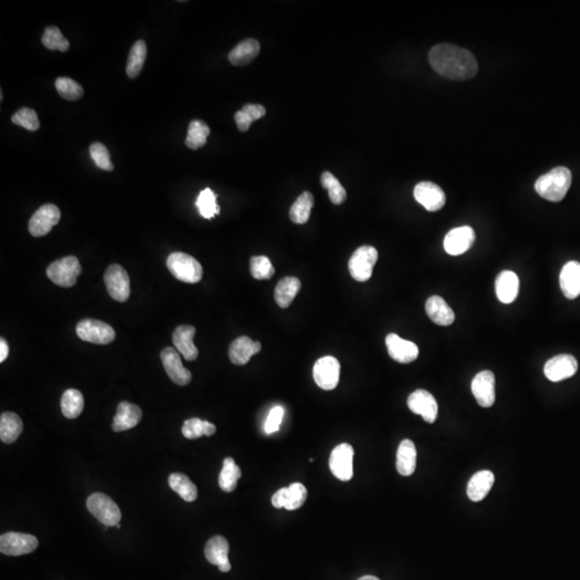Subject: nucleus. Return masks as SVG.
Here are the masks:
<instances>
[{
  "mask_svg": "<svg viewBox=\"0 0 580 580\" xmlns=\"http://www.w3.org/2000/svg\"><path fill=\"white\" fill-rule=\"evenodd\" d=\"M431 66L438 75L450 80H469L476 75V58L465 48L454 44H443L433 46L429 53Z\"/></svg>",
  "mask_w": 580,
  "mask_h": 580,
  "instance_id": "1",
  "label": "nucleus"
},
{
  "mask_svg": "<svg viewBox=\"0 0 580 580\" xmlns=\"http://www.w3.org/2000/svg\"><path fill=\"white\" fill-rule=\"evenodd\" d=\"M572 184V173L566 167H557L541 175L535 183V191L541 198L559 202L563 200Z\"/></svg>",
  "mask_w": 580,
  "mask_h": 580,
  "instance_id": "2",
  "label": "nucleus"
},
{
  "mask_svg": "<svg viewBox=\"0 0 580 580\" xmlns=\"http://www.w3.org/2000/svg\"><path fill=\"white\" fill-rule=\"evenodd\" d=\"M167 267L172 276L184 283H199L203 276V269L200 262L191 255L181 251L169 255Z\"/></svg>",
  "mask_w": 580,
  "mask_h": 580,
  "instance_id": "3",
  "label": "nucleus"
},
{
  "mask_svg": "<svg viewBox=\"0 0 580 580\" xmlns=\"http://www.w3.org/2000/svg\"><path fill=\"white\" fill-rule=\"evenodd\" d=\"M82 273V267L77 257L67 256L52 262L46 269V276L61 287H73L77 276Z\"/></svg>",
  "mask_w": 580,
  "mask_h": 580,
  "instance_id": "4",
  "label": "nucleus"
},
{
  "mask_svg": "<svg viewBox=\"0 0 580 580\" xmlns=\"http://www.w3.org/2000/svg\"><path fill=\"white\" fill-rule=\"evenodd\" d=\"M87 510L106 527H116L122 519L119 506L104 493H94L87 499Z\"/></svg>",
  "mask_w": 580,
  "mask_h": 580,
  "instance_id": "5",
  "label": "nucleus"
},
{
  "mask_svg": "<svg viewBox=\"0 0 580 580\" xmlns=\"http://www.w3.org/2000/svg\"><path fill=\"white\" fill-rule=\"evenodd\" d=\"M378 259V253L375 247L363 245L354 251L348 261L349 273L358 282H367L373 274V268Z\"/></svg>",
  "mask_w": 580,
  "mask_h": 580,
  "instance_id": "6",
  "label": "nucleus"
},
{
  "mask_svg": "<svg viewBox=\"0 0 580 580\" xmlns=\"http://www.w3.org/2000/svg\"><path fill=\"white\" fill-rule=\"evenodd\" d=\"M75 331L82 341L99 345H106L115 340L114 329L97 319H83L77 325Z\"/></svg>",
  "mask_w": 580,
  "mask_h": 580,
  "instance_id": "7",
  "label": "nucleus"
},
{
  "mask_svg": "<svg viewBox=\"0 0 580 580\" xmlns=\"http://www.w3.org/2000/svg\"><path fill=\"white\" fill-rule=\"evenodd\" d=\"M341 365L336 358L332 356L319 358L313 367V377L319 388L324 390H334L340 380Z\"/></svg>",
  "mask_w": 580,
  "mask_h": 580,
  "instance_id": "8",
  "label": "nucleus"
},
{
  "mask_svg": "<svg viewBox=\"0 0 580 580\" xmlns=\"http://www.w3.org/2000/svg\"><path fill=\"white\" fill-rule=\"evenodd\" d=\"M108 293L112 299L126 302L130 297V280L125 269L119 264H111L104 273Z\"/></svg>",
  "mask_w": 580,
  "mask_h": 580,
  "instance_id": "9",
  "label": "nucleus"
},
{
  "mask_svg": "<svg viewBox=\"0 0 580 580\" xmlns=\"http://www.w3.org/2000/svg\"><path fill=\"white\" fill-rule=\"evenodd\" d=\"M36 536L17 532H8L0 537V551L6 556H23L30 554L38 547Z\"/></svg>",
  "mask_w": 580,
  "mask_h": 580,
  "instance_id": "10",
  "label": "nucleus"
},
{
  "mask_svg": "<svg viewBox=\"0 0 580 580\" xmlns=\"http://www.w3.org/2000/svg\"><path fill=\"white\" fill-rule=\"evenodd\" d=\"M61 220V211L55 204H44L29 220L28 230L35 238L44 237L51 231Z\"/></svg>",
  "mask_w": 580,
  "mask_h": 580,
  "instance_id": "11",
  "label": "nucleus"
},
{
  "mask_svg": "<svg viewBox=\"0 0 580 580\" xmlns=\"http://www.w3.org/2000/svg\"><path fill=\"white\" fill-rule=\"evenodd\" d=\"M329 467L336 478L351 481L354 476V448L349 444L338 445L332 450Z\"/></svg>",
  "mask_w": 580,
  "mask_h": 580,
  "instance_id": "12",
  "label": "nucleus"
},
{
  "mask_svg": "<svg viewBox=\"0 0 580 580\" xmlns=\"http://www.w3.org/2000/svg\"><path fill=\"white\" fill-rule=\"evenodd\" d=\"M164 371L174 384L186 386L191 382V371L182 363L179 351L173 347H166L160 354Z\"/></svg>",
  "mask_w": 580,
  "mask_h": 580,
  "instance_id": "13",
  "label": "nucleus"
},
{
  "mask_svg": "<svg viewBox=\"0 0 580 580\" xmlns=\"http://www.w3.org/2000/svg\"><path fill=\"white\" fill-rule=\"evenodd\" d=\"M471 389L481 407H491L496 401L494 374L491 371H481L472 380Z\"/></svg>",
  "mask_w": 580,
  "mask_h": 580,
  "instance_id": "14",
  "label": "nucleus"
},
{
  "mask_svg": "<svg viewBox=\"0 0 580 580\" xmlns=\"http://www.w3.org/2000/svg\"><path fill=\"white\" fill-rule=\"evenodd\" d=\"M578 362L576 358L568 354L554 356L547 361L544 367V373L551 382H561L568 380L576 374Z\"/></svg>",
  "mask_w": 580,
  "mask_h": 580,
  "instance_id": "15",
  "label": "nucleus"
},
{
  "mask_svg": "<svg viewBox=\"0 0 580 580\" xmlns=\"http://www.w3.org/2000/svg\"><path fill=\"white\" fill-rule=\"evenodd\" d=\"M307 498V490L301 483H293L287 488H282L274 493L271 499L272 505L276 508H286L296 510L304 504Z\"/></svg>",
  "mask_w": 580,
  "mask_h": 580,
  "instance_id": "16",
  "label": "nucleus"
},
{
  "mask_svg": "<svg viewBox=\"0 0 580 580\" xmlns=\"http://www.w3.org/2000/svg\"><path fill=\"white\" fill-rule=\"evenodd\" d=\"M414 197L429 212L441 210L446 202L444 191L432 182H420L417 184L414 189Z\"/></svg>",
  "mask_w": 580,
  "mask_h": 580,
  "instance_id": "17",
  "label": "nucleus"
},
{
  "mask_svg": "<svg viewBox=\"0 0 580 580\" xmlns=\"http://www.w3.org/2000/svg\"><path fill=\"white\" fill-rule=\"evenodd\" d=\"M407 405L414 414L420 415L427 423H433L438 418V402L427 390L418 389L409 394Z\"/></svg>",
  "mask_w": 580,
  "mask_h": 580,
  "instance_id": "18",
  "label": "nucleus"
},
{
  "mask_svg": "<svg viewBox=\"0 0 580 580\" xmlns=\"http://www.w3.org/2000/svg\"><path fill=\"white\" fill-rule=\"evenodd\" d=\"M475 241V232L469 226L454 228L444 239V249L452 256H459L471 249Z\"/></svg>",
  "mask_w": 580,
  "mask_h": 580,
  "instance_id": "19",
  "label": "nucleus"
},
{
  "mask_svg": "<svg viewBox=\"0 0 580 580\" xmlns=\"http://www.w3.org/2000/svg\"><path fill=\"white\" fill-rule=\"evenodd\" d=\"M386 345L388 354L396 362L411 363L418 358V346L413 342L400 338L398 334H388Z\"/></svg>",
  "mask_w": 580,
  "mask_h": 580,
  "instance_id": "20",
  "label": "nucleus"
},
{
  "mask_svg": "<svg viewBox=\"0 0 580 580\" xmlns=\"http://www.w3.org/2000/svg\"><path fill=\"white\" fill-rule=\"evenodd\" d=\"M204 554H206V560L211 564L218 566L220 572L222 573H227L231 570V564L229 562V544H228L227 539L225 537L216 536L209 539L204 549Z\"/></svg>",
  "mask_w": 580,
  "mask_h": 580,
  "instance_id": "21",
  "label": "nucleus"
},
{
  "mask_svg": "<svg viewBox=\"0 0 580 580\" xmlns=\"http://www.w3.org/2000/svg\"><path fill=\"white\" fill-rule=\"evenodd\" d=\"M195 334H196L195 327L182 325L174 330L173 336H172L174 347L187 361L196 360L198 358V349L193 344Z\"/></svg>",
  "mask_w": 580,
  "mask_h": 580,
  "instance_id": "22",
  "label": "nucleus"
},
{
  "mask_svg": "<svg viewBox=\"0 0 580 580\" xmlns=\"http://www.w3.org/2000/svg\"><path fill=\"white\" fill-rule=\"evenodd\" d=\"M142 409L135 404L127 401L121 402L117 406V413L113 419L112 429L115 432L130 430L140 423Z\"/></svg>",
  "mask_w": 580,
  "mask_h": 580,
  "instance_id": "23",
  "label": "nucleus"
},
{
  "mask_svg": "<svg viewBox=\"0 0 580 580\" xmlns=\"http://www.w3.org/2000/svg\"><path fill=\"white\" fill-rule=\"evenodd\" d=\"M261 351V344L249 336H240L232 342L229 347V358L233 365H244L253 356Z\"/></svg>",
  "mask_w": 580,
  "mask_h": 580,
  "instance_id": "24",
  "label": "nucleus"
},
{
  "mask_svg": "<svg viewBox=\"0 0 580 580\" xmlns=\"http://www.w3.org/2000/svg\"><path fill=\"white\" fill-rule=\"evenodd\" d=\"M560 286L568 299L573 300L580 296V264L570 261L564 264L560 273Z\"/></svg>",
  "mask_w": 580,
  "mask_h": 580,
  "instance_id": "25",
  "label": "nucleus"
},
{
  "mask_svg": "<svg viewBox=\"0 0 580 580\" xmlns=\"http://www.w3.org/2000/svg\"><path fill=\"white\" fill-rule=\"evenodd\" d=\"M519 291V278L512 271H502L496 280V297L501 302H514Z\"/></svg>",
  "mask_w": 580,
  "mask_h": 580,
  "instance_id": "26",
  "label": "nucleus"
},
{
  "mask_svg": "<svg viewBox=\"0 0 580 580\" xmlns=\"http://www.w3.org/2000/svg\"><path fill=\"white\" fill-rule=\"evenodd\" d=\"M425 312L429 318L438 326H450L456 318L452 307L438 296H432L427 300Z\"/></svg>",
  "mask_w": 580,
  "mask_h": 580,
  "instance_id": "27",
  "label": "nucleus"
},
{
  "mask_svg": "<svg viewBox=\"0 0 580 580\" xmlns=\"http://www.w3.org/2000/svg\"><path fill=\"white\" fill-rule=\"evenodd\" d=\"M494 483V475L492 472L479 471L474 474L470 479L467 485V493L470 500L473 502H481L486 498L487 494L490 492Z\"/></svg>",
  "mask_w": 580,
  "mask_h": 580,
  "instance_id": "28",
  "label": "nucleus"
},
{
  "mask_svg": "<svg viewBox=\"0 0 580 580\" xmlns=\"http://www.w3.org/2000/svg\"><path fill=\"white\" fill-rule=\"evenodd\" d=\"M417 463V450L411 440L400 443L396 452V470L402 476H411L415 472Z\"/></svg>",
  "mask_w": 580,
  "mask_h": 580,
  "instance_id": "29",
  "label": "nucleus"
},
{
  "mask_svg": "<svg viewBox=\"0 0 580 580\" xmlns=\"http://www.w3.org/2000/svg\"><path fill=\"white\" fill-rule=\"evenodd\" d=\"M260 52V44L256 39L249 38L233 48L228 59L233 66H246L254 61Z\"/></svg>",
  "mask_w": 580,
  "mask_h": 580,
  "instance_id": "30",
  "label": "nucleus"
},
{
  "mask_svg": "<svg viewBox=\"0 0 580 580\" xmlns=\"http://www.w3.org/2000/svg\"><path fill=\"white\" fill-rule=\"evenodd\" d=\"M300 289H301V282L299 278H293V276L282 278L276 285V291H274V299L278 307L282 309L290 307L296 296L299 293Z\"/></svg>",
  "mask_w": 580,
  "mask_h": 580,
  "instance_id": "31",
  "label": "nucleus"
},
{
  "mask_svg": "<svg viewBox=\"0 0 580 580\" xmlns=\"http://www.w3.org/2000/svg\"><path fill=\"white\" fill-rule=\"evenodd\" d=\"M23 431L22 419L11 412H5L0 417V438L5 444H12Z\"/></svg>",
  "mask_w": 580,
  "mask_h": 580,
  "instance_id": "32",
  "label": "nucleus"
},
{
  "mask_svg": "<svg viewBox=\"0 0 580 580\" xmlns=\"http://www.w3.org/2000/svg\"><path fill=\"white\" fill-rule=\"evenodd\" d=\"M313 206H314V197L309 191H304L298 197L293 206L290 208V220L298 225H303L309 222Z\"/></svg>",
  "mask_w": 580,
  "mask_h": 580,
  "instance_id": "33",
  "label": "nucleus"
},
{
  "mask_svg": "<svg viewBox=\"0 0 580 580\" xmlns=\"http://www.w3.org/2000/svg\"><path fill=\"white\" fill-rule=\"evenodd\" d=\"M242 472L239 465L232 458H226L222 462V469L218 477V485L225 492H232L238 486V481L241 478Z\"/></svg>",
  "mask_w": 580,
  "mask_h": 580,
  "instance_id": "34",
  "label": "nucleus"
},
{
  "mask_svg": "<svg viewBox=\"0 0 580 580\" xmlns=\"http://www.w3.org/2000/svg\"><path fill=\"white\" fill-rule=\"evenodd\" d=\"M61 412L66 418L75 419L82 414L84 409V396L77 389H68L61 396Z\"/></svg>",
  "mask_w": 580,
  "mask_h": 580,
  "instance_id": "35",
  "label": "nucleus"
},
{
  "mask_svg": "<svg viewBox=\"0 0 580 580\" xmlns=\"http://www.w3.org/2000/svg\"><path fill=\"white\" fill-rule=\"evenodd\" d=\"M169 485L172 490L186 502H193L198 496L197 487L185 474L173 473L170 475Z\"/></svg>",
  "mask_w": 580,
  "mask_h": 580,
  "instance_id": "36",
  "label": "nucleus"
},
{
  "mask_svg": "<svg viewBox=\"0 0 580 580\" xmlns=\"http://www.w3.org/2000/svg\"><path fill=\"white\" fill-rule=\"evenodd\" d=\"M210 133L211 130L206 123L200 119H193L189 123L185 144L191 150H198L206 145V139Z\"/></svg>",
  "mask_w": 580,
  "mask_h": 580,
  "instance_id": "37",
  "label": "nucleus"
},
{
  "mask_svg": "<svg viewBox=\"0 0 580 580\" xmlns=\"http://www.w3.org/2000/svg\"><path fill=\"white\" fill-rule=\"evenodd\" d=\"M148 55V48L146 44L143 40H138L133 44L131 48L130 53H129L128 61H127V68H126V72L131 79L138 77L139 73L142 70L143 65H144L145 59Z\"/></svg>",
  "mask_w": 580,
  "mask_h": 580,
  "instance_id": "38",
  "label": "nucleus"
},
{
  "mask_svg": "<svg viewBox=\"0 0 580 580\" xmlns=\"http://www.w3.org/2000/svg\"><path fill=\"white\" fill-rule=\"evenodd\" d=\"M216 432V427L213 423L199 418L187 419L184 423L182 433L188 440H197L203 435L211 436Z\"/></svg>",
  "mask_w": 580,
  "mask_h": 580,
  "instance_id": "39",
  "label": "nucleus"
},
{
  "mask_svg": "<svg viewBox=\"0 0 580 580\" xmlns=\"http://www.w3.org/2000/svg\"><path fill=\"white\" fill-rule=\"evenodd\" d=\"M320 183H322V186L328 191L329 198L334 204H336V206L342 204L347 198L345 188L342 186V184L330 172L326 171L322 174Z\"/></svg>",
  "mask_w": 580,
  "mask_h": 580,
  "instance_id": "40",
  "label": "nucleus"
},
{
  "mask_svg": "<svg viewBox=\"0 0 580 580\" xmlns=\"http://www.w3.org/2000/svg\"><path fill=\"white\" fill-rule=\"evenodd\" d=\"M196 206L198 208L201 216L211 220L220 213V208L216 203V195L210 188H206L199 193L196 201Z\"/></svg>",
  "mask_w": 580,
  "mask_h": 580,
  "instance_id": "41",
  "label": "nucleus"
},
{
  "mask_svg": "<svg viewBox=\"0 0 580 580\" xmlns=\"http://www.w3.org/2000/svg\"><path fill=\"white\" fill-rule=\"evenodd\" d=\"M42 44L51 51L67 52L70 46L69 41L63 36L59 28L56 26L46 27L42 36Z\"/></svg>",
  "mask_w": 580,
  "mask_h": 580,
  "instance_id": "42",
  "label": "nucleus"
},
{
  "mask_svg": "<svg viewBox=\"0 0 580 580\" xmlns=\"http://www.w3.org/2000/svg\"><path fill=\"white\" fill-rule=\"evenodd\" d=\"M55 87L58 94L61 95L64 99L70 102L80 99L84 94L83 87L70 77H58L55 81Z\"/></svg>",
  "mask_w": 580,
  "mask_h": 580,
  "instance_id": "43",
  "label": "nucleus"
},
{
  "mask_svg": "<svg viewBox=\"0 0 580 580\" xmlns=\"http://www.w3.org/2000/svg\"><path fill=\"white\" fill-rule=\"evenodd\" d=\"M251 274L256 280H270L276 273V269L266 256H254L251 258Z\"/></svg>",
  "mask_w": 580,
  "mask_h": 580,
  "instance_id": "44",
  "label": "nucleus"
},
{
  "mask_svg": "<svg viewBox=\"0 0 580 580\" xmlns=\"http://www.w3.org/2000/svg\"><path fill=\"white\" fill-rule=\"evenodd\" d=\"M11 121L15 125L21 126L27 130L36 131L40 128V122L35 110L30 108H22L17 113L13 114Z\"/></svg>",
  "mask_w": 580,
  "mask_h": 580,
  "instance_id": "45",
  "label": "nucleus"
},
{
  "mask_svg": "<svg viewBox=\"0 0 580 580\" xmlns=\"http://www.w3.org/2000/svg\"><path fill=\"white\" fill-rule=\"evenodd\" d=\"M90 154L97 167L106 171L114 169L113 164L110 160V153L102 143L95 142L90 146Z\"/></svg>",
  "mask_w": 580,
  "mask_h": 580,
  "instance_id": "46",
  "label": "nucleus"
},
{
  "mask_svg": "<svg viewBox=\"0 0 580 580\" xmlns=\"http://www.w3.org/2000/svg\"><path fill=\"white\" fill-rule=\"evenodd\" d=\"M283 416L284 409L282 406H276L271 409L266 423H264V431H266L267 434H272V433L278 431Z\"/></svg>",
  "mask_w": 580,
  "mask_h": 580,
  "instance_id": "47",
  "label": "nucleus"
},
{
  "mask_svg": "<svg viewBox=\"0 0 580 580\" xmlns=\"http://www.w3.org/2000/svg\"><path fill=\"white\" fill-rule=\"evenodd\" d=\"M242 111L245 112L247 115L253 119V122L261 119L266 115V108L260 104H247L242 108Z\"/></svg>",
  "mask_w": 580,
  "mask_h": 580,
  "instance_id": "48",
  "label": "nucleus"
},
{
  "mask_svg": "<svg viewBox=\"0 0 580 580\" xmlns=\"http://www.w3.org/2000/svg\"><path fill=\"white\" fill-rule=\"evenodd\" d=\"M235 123H237L239 130L243 131V133L249 130L251 123H253V119H251V117L245 113V112L242 111V110H240V111H238L237 113H235Z\"/></svg>",
  "mask_w": 580,
  "mask_h": 580,
  "instance_id": "49",
  "label": "nucleus"
},
{
  "mask_svg": "<svg viewBox=\"0 0 580 580\" xmlns=\"http://www.w3.org/2000/svg\"><path fill=\"white\" fill-rule=\"evenodd\" d=\"M9 355V346L5 338H0V362H3Z\"/></svg>",
  "mask_w": 580,
  "mask_h": 580,
  "instance_id": "50",
  "label": "nucleus"
},
{
  "mask_svg": "<svg viewBox=\"0 0 580 580\" xmlns=\"http://www.w3.org/2000/svg\"><path fill=\"white\" fill-rule=\"evenodd\" d=\"M358 580H380V579H378V578H377V577H375V576L367 575V576H363V577H361L360 579H358Z\"/></svg>",
  "mask_w": 580,
  "mask_h": 580,
  "instance_id": "51",
  "label": "nucleus"
},
{
  "mask_svg": "<svg viewBox=\"0 0 580 580\" xmlns=\"http://www.w3.org/2000/svg\"><path fill=\"white\" fill-rule=\"evenodd\" d=\"M116 528H117V529H121V525L119 523V525H116Z\"/></svg>",
  "mask_w": 580,
  "mask_h": 580,
  "instance_id": "52",
  "label": "nucleus"
}]
</instances>
